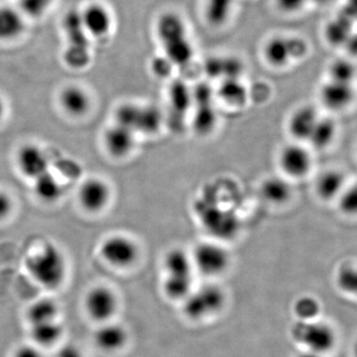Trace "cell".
<instances>
[{
  "label": "cell",
  "instance_id": "cell-1",
  "mask_svg": "<svg viewBox=\"0 0 357 357\" xmlns=\"http://www.w3.org/2000/svg\"><path fill=\"white\" fill-rule=\"evenodd\" d=\"M32 278L46 288H57L65 279L66 261L60 249L47 244L26 262Z\"/></svg>",
  "mask_w": 357,
  "mask_h": 357
},
{
  "label": "cell",
  "instance_id": "cell-2",
  "mask_svg": "<svg viewBox=\"0 0 357 357\" xmlns=\"http://www.w3.org/2000/svg\"><path fill=\"white\" fill-rule=\"evenodd\" d=\"M157 31L165 47L166 57L172 64H182L192 58V45L187 37L184 21L180 16L174 13L164 14L159 20Z\"/></svg>",
  "mask_w": 357,
  "mask_h": 357
},
{
  "label": "cell",
  "instance_id": "cell-3",
  "mask_svg": "<svg viewBox=\"0 0 357 357\" xmlns=\"http://www.w3.org/2000/svg\"><path fill=\"white\" fill-rule=\"evenodd\" d=\"M63 29L67 39L64 52L66 64L73 69H84L91 61V37L84 29L79 10H70L66 14Z\"/></svg>",
  "mask_w": 357,
  "mask_h": 357
},
{
  "label": "cell",
  "instance_id": "cell-4",
  "mask_svg": "<svg viewBox=\"0 0 357 357\" xmlns=\"http://www.w3.org/2000/svg\"><path fill=\"white\" fill-rule=\"evenodd\" d=\"M292 337L296 342L305 345L310 352L321 354L335 347V333L330 326L321 321H300L292 326Z\"/></svg>",
  "mask_w": 357,
  "mask_h": 357
},
{
  "label": "cell",
  "instance_id": "cell-5",
  "mask_svg": "<svg viewBox=\"0 0 357 357\" xmlns=\"http://www.w3.org/2000/svg\"><path fill=\"white\" fill-rule=\"evenodd\" d=\"M225 295L217 285H206L185 298V314L192 319H201L222 309Z\"/></svg>",
  "mask_w": 357,
  "mask_h": 357
},
{
  "label": "cell",
  "instance_id": "cell-6",
  "mask_svg": "<svg viewBox=\"0 0 357 357\" xmlns=\"http://www.w3.org/2000/svg\"><path fill=\"white\" fill-rule=\"evenodd\" d=\"M307 45L304 40L294 37L277 36L267 42L264 47V57L270 65L284 67L290 61L304 57Z\"/></svg>",
  "mask_w": 357,
  "mask_h": 357
},
{
  "label": "cell",
  "instance_id": "cell-7",
  "mask_svg": "<svg viewBox=\"0 0 357 357\" xmlns=\"http://www.w3.org/2000/svg\"><path fill=\"white\" fill-rule=\"evenodd\" d=\"M192 264L202 273L215 276L222 274L229 265V255L227 249L213 243L199 244L194 250Z\"/></svg>",
  "mask_w": 357,
  "mask_h": 357
},
{
  "label": "cell",
  "instance_id": "cell-8",
  "mask_svg": "<svg viewBox=\"0 0 357 357\" xmlns=\"http://www.w3.org/2000/svg\"><path fill=\"white\" fill-rule=\"evenodd\" d=\"M102 255L114 266L128 267L137 259L138 248L129 237L114 236L102 243Z\"/></svg>",
  "mask_w": 357,
  "mask_h": 357
},
{
  "label": "cell",
  "instance_id": "cell-9",
  "mask_svg": "<svg viewBox=\"0 0 357 357\" xmlns=\"http://www.w3.org/2000/svg\"><path fill=\"white\" fill-rule=\"evenodd\" d=\"M279 164L289 177L303 178L312 170V154L300 143L290 144L282 149L279 155Z\"/></svg>",
  "mask_w": 357,
  "mask_h": 357
},
{
  "label": "cell",
  "instance_id": "cell-10",
  "mask_svg": "<svg viewBox=\"0 0 357 357\" xmlns=\"http://www.w3.org/2000/svg\"><path fill=\"white\" fill-rule=\"evenodd\" d=\"M356 98L354 84L338 83L328 79L319 89V100L326 109L342 112L349 109Z\"/></svg>",
  "mask_w": 357,
  "mask_h": 357
},
{
  "label": "cell",
  "instance_id": "cell-11",
  "mask_svg": "<svg viewBox=\"0 0 357 357\" xmlns=\"http://www.w3.org/2000/svg\"><path fill=\"white\" fill-rule=\"evenodd\" d=\"M79 13L89 37L102 38L112 31V15L107 7L100 3H91Z\"/></svg>",
  "mask_w": 357,
  "mask_h": 357
},
{
  "label": "cell",
  "instance_id": "cell-12",
  "mask_svg": "<svg viewBox=\"0 0 357 357\" xmlns=\"http://www.w3.org/2000/svg\"><path fill=\"white\" fill-rule=\"evenodd\" d=\"M117 299L109 288L96 287L86 296V309L89 316L98 321H107L114 316Z\"/></svg>",
  "mask_w": 357,
  "mask_h": 357
},
{
  "label": "cell",
  "instance_id": "cell-13",
  "mask_svg": "<svg viewBox=\"0 0 357 357\" xmlns=\"http://www.w3.org/2000/svg\"><path fill=\"white\" fill-rule=\"evenodd\" d=\"M110 190L107 183L100 178H89L79 189L82 206L89 211H100L109 203Z\"/></svg>",
  "mask_w": 357,
  "mask_h": 357
},
{
  "label": "cell",
  "instance_id": "cell-14",
  "mask_svg": "<svg viewBox=\"0 0 357 357\" xmlns=\"http://www.w3.org/2000/svg\"><path fill=\"white\" fill-rule=\"evenodd\" d=\"M17 163L21 172L33 180L49 171L48 159L36 145L28 144L21 148L17 155Z\"/></svg>",
  "mask_w": 357,
  "mask_h": 357
},
{
  "label": "cell",
  "instance_id": "cell-15",
  "mask_svg": "<svg viewBox=\"0 0 357 357\" xmlns=\"http://www.w3.org/2000/svg\"><path fill=\"white\" fill-rule=\"evenodd\" d=\"M319 115L314 107L304 105L291 115L288 128L291 135L299 141H307L318 122Z\"/></svg>",
  "mask_w": 357,
  "mask_h": 357
},
{
  "label": "cell",
  "instance_id": "cell-16",
  "mask_svg": "<svg viewBox=\"0 0 357 357\" xmlns=\"http://www.w3.org/2000/svg\"><path fill=\"white\" fill-rule=\"evenodd\" d=\"M134 131L115 123L105 134V147L114 157H124L130 153L135 144Z\"/></svg>",
  "mask_w": 357,
  "mask_h": 357
},
{
  "label": "cell",
  "instance_id": "cell-17",
  "mask_svg": "<svg viewBox=\"0 0 357 357\" xmlns=\"http://www.w3.org/2000/svg\"><path fill=\"white\" fill-rule=\"evenodd\" d=\"M347 185L344 173L337 169H330L321 173L317 178V195L323 201H333L338 199Z\"/></svg>",
  "mask_w": 357,
  "mask_h": 357
},
{
  "label": "cell",
  "instance_id": "cell-18",
  "mask_svg": "<svg viewBox=\"0 0 357 357\" xmlns=\"http://www.w3.org/2000/svg\"><path fill=\"white\" fill-rule=\"evenodd\" d=\"M24 15L10 6H0V41L15 40L24 31Z\"/></svg>",
  "mask_w": 357,
  "mask_h": 357
},
{
  "label": "cell",
  "instance_id": "cell-19",
  "mask_svg": "<svg viewBox=\"0 0 357 357\" xmlns=\"http://www.w3.org/2000/svg\"><path fill=\"white\" fill-rule=\"evenodd\" d=\"M95 342L105 351H116L128 342V333L119 324H105L95 335Z\"/></svg>",
  "mask_w": 357,
  "mask_h": 357
},
{
  "label": "cell",
  "instance_id": "cell-20",
  "mask_svg": "<svg viewBox=\"0 0 357 357\" xmlns=\"http://www.w3.org/2000/svg\"><path fill=\"white\" fill-rule=\"evenodd\" d=\"M60 102L66 112L73 116H82L89 110L88 93L79 86H68L61 93Z\"/></svg>",
  "mask_w": 357,
  "mask_h": 357
},
{
  "label": "cell",
  "instance_id": "cell-21",
  "mask_svg": "<svg viewBox=\"0 0 357 357\" xmlns=\"http://www.w3.org/2000/svg\"><path fill=\"white\" fill-rule=\"evenodd\" d=\"M337 134V122L330 117L319 116L307 142L311 143L312 146L316 149H326L333 144Z\"/></svg>",
  "mask_w": 357,
  "mask_h": 357
},
{
  "label": "cell",
  "instance_id": "cell-22",
  "mask_svg": "<svg viewBox=\"0 0 357 357\" xmlns=\"http://www.w3.org/2000/svg\"><path fill=\"white\" fill-rule=\"evenodd\" d=\"M262 198L272 204H284L292 196V187L281 177H270L261 185Z\"/></svg>",
  "mask_w": 357,
  "mask_h": 357
},
{
  "label": "cell",
  "instance_id": "cell-23",
  "mask_svg": "<svg viewBox=\"0 0 357 357\" xmlns=\"http://www.w3.org/2000/svg\"><path fill=\"white\" fill-rule=\"evenodd\" d=\"M352 32L351 16L340 15L326 25V39L333 46L344 47Z\"/></svg>",
  "mask_w": 357,
  "mask_h": 357
},
{
  "label": "cell",
  "instance_id": "cell-24",
  "mask_svg": "<svg viewBox=\"0 0 357 357\" xmlns=\"http://www.w3.org/2000/svg\"><path fill=\"white\" fill-rule=\"evenodd\" d=\"M34 190L37 196L47 203L57 201L63 194L62 185L49 171L35 178Z\"/></svg>",
  "mask_w": 357,
  "mask_h": 357
},
{
  "label": "cell",
  "instance_id": "cell-25",
  "mask_svg": "<svg viewBox=\"0 0 357 357\" xmlns=\"http://www.w3.org/2000/svg\"><path fill=\"white\" fill-rule=\"evenodd\" d=\"M165 269L171 276H192V260L182 249H172L167 253Z\"/></svg>",
  "mask_w": 357,
  "mask_h": 357
},
{
  "label": "cell",
  "instance_id": "cell-26",
  "mask_svg": "<svg viewBox=\"0 0 357 357\" xmlns=\"http://www.w3.org/2000/svg\"><path fill=\"white\" fill-rule=\"evenodd\" d=\"M236 0H206L204 15L211 25L218 27L229 20Z\"/></svg>",
  "mask_w": 357,
  "mask_h": 357
},
{
  "label": "cell",
  "instance_id": "cell-27",
  "mask_svg": "<svg viewBox=\"0 0 357 357\" xmlns=\"http://www.w3.org/2000/svg\"><path fill=\"white\" fill-rule=\"evenodd\" d=\"M328 77L331 81L354 84L357 77V67L349 59H337L328 67Z\"/></svg>",
  "mask_w": 357,
  "mask_h": 357
},
{
  "label": "cell",
  "instance_id": "cell-28",
  "mask_svg": "<svg viewBox=\"0 0 357 357\" xmlns=\"http://www.w3.org/2000/svg\"><path fill=\"white\" fill-rule=\"evenodd\" d=\"M62 335V328L55 321L31 325V337L37 344L51 345L55 344Z\"/></svg>",
  "mask_w": 357,
  "mask_h": 357
},
{
  "label": "cell",
  "instance_id": "cell-29",
  "mask_svg": "<svg viewBox=\"0 0 357 357\" xmlns=\"http://www.w3.org/2000/svg\"><path fill=\"white\" fill-rule=\"evenodd\" d=\"M58 307L53 301L43 299L37 301L28 310V319L30 324L45 323L55 321Z\"/></svg>",
  "mask_w": 357,
  "mask_h": 357
},
{
  "label": "cell",
  "instance_id": "cell-30",
  "mask_svg": "<svg viewBox=\"0 0 357 357\" xmlns=\"http://www.w3.org/2000/svg\"><path fill=\"white\" fill-rule=\"evenodd\" d=\"M192 276H171L167 275L164 290L171 299H183L191 294Z\"/></svg>",
  "mask_w": 357,
  "mask_h": 357
},
{
  "label": "cell",
  "instance_id": "cell-31",
  "mask_svg": "<svg viewBox=\"0 0 357 357\" xmlns=\"http://www.w3.org/2000/svg\"><path fill=\"white\" fill-rule=\"evenodd\" d=\"M141 107L135 103H124L115 112L116 124L124 126L136 132L139 122Z\"/></svg>",
  "mask_w": 357,
  "mask_h": 357
},
{
  "label": "cell",
  "instance_id": "cell-32",
  "mask_svg": "<svg viewBox=\"0 0 357 357\" xmlns=\"http://www.w3.org/2000/svg\"><path fill=\"white\" fill-rule=\"evenodd\" d=\"M162 122L161 112L153 105L141 107L139 122L137 131L145 133H153L158 130Z\"/></svg>",
  "mask_w": 357,
  "mask_h": 357
},
{
  "label": "cell",
  "instance_id": "cell-33",
  "mask_svg": "<svg viewBox=\"0 0 357 357\" xmlns=\"http://www.w3.org/2000/svg\"><path fill=\"white\" fill-rule=\"evenodd\" d=\"M294 312L301 321H312L319 316L321 306L318 301L311 296H303L296 301Z\"/></svg>",
  "mask_w": 357,
  "mask_h": 357
},
{
  "label": "cell",
  "instance_id": "cell-34",
  "mask_svg": "<svg viewBox=\"0 0 357 357\" xmlns=\"http://www.w3.org/2000/svg\"><path fill=\"white\" fill-rule=\"evenodd\" d=\"M338 287L344 292L357 298V266L344 265L337 274Z\"/></svg>",
  "mask_w": 357,
  "mask_h": 357
},
{
  "label": "cell",
  "instance_id": "cell-35",
  "mask_svg": "<svg viewBox=\"0 0 357 357\" xmlns=\"http://www.w3.org/2000/svg\"><path fill=\"white\" fill-rule=\"evenodd\" d=\"M340 211L347 217H357V182L347 185L337 199Z\"/></svg>",
  "mask_w": 357,
  "mask_h": 357
},
{
  "label": "cell",
  "instance_id": "cell-36",
  "mask_svg": "<svg viewBox=\"0 0 357 357\" xmlns=\"http://www.w3.org/2000/svg\"><path fill=\"white\" fill-rule=\"evenodd\" d=\"M55 0H20V11L23 15L38 18L44 15Z\"/></svg>",
  "mask_w": 357,
  "mask_h": 357
},
{
  "label": "cell",
  "instance_id": "cell-37",
  "mask_svg": "<svg viewBox=\"0 0 357 357\" xmlns=\"http://www.w3.org/2000/svg\"><path fill=\"white\" fill-rule=\"evenodd\" d=\"M215 116L211 112L210 107H206V112H199L196 117V128L202 132H208L213 124H215Z\"/></svg>",
  "mask_w": 357,
  "mask_h": 357
},
{
  "label": "cell",
  "instance_id": "cell-38",
  "mask_svg": "<svg viewBox=\"0 0 357 357\" xmlns=\"http://www.w3.org/2000/svg\"><path fill=\"white\" fill-rule=\"evenodd\" d=\"M236 79H229V83L225 84L222 88V96L229 100H239L244 95V89Z\"/></svg>",
  "mask_w": 357,
  "mask_h": 357
},
{
  "label": "cell",
  "instance_id": "cell-39",
  "mask_svg": "<svg viewBox=\"0 0 357 357\" xmlns=\"http://www.w3.org/2000/svg\"><path fill=\"white\" fill-rule=\"evenodd\" d=\"M309 0H276L277 6L283 13H297L304 8Z\"/></svg>",
  "mask_w": 357,
  "mask_h": 357
},
{
  "label": "cell",
  "instance_id": "cell-40",
  "mask_svg": "<svg viewBox=\"0 0 357 357\" xmlns=\"http://www.w3.org/2000/svg\"><path fill=\"white\" fill-rule=\"evenodd\" d=\"M172 63L168 58H158L153 62V70L158 76H168L172 68Z\"/></svg>",
  "mask_w": 357,
  "mask_h": 357
},
{
  "label": "cell",
  "instance_id": "cell-41",
  "mask_svg": "<svg viewBox=\"0 0 357 357\" xmlns=\"http://www.w3.org/2000/svg\"><path fill=\"white\" fill-rule=\"evenodd\" d=\"M14 357H43L41 351L32 345H23L15 352Z\"/></svg>",
  "mask_w": 357,
  "mask_h": 357
},
{
  "label": "cell",
  "instance_id": "cell-42",
  "mask_svg": "<svg viewBox=\"0 0 357 357\" xmlns=\"http://www.w3.org/2000/svg\"><path fill=\"white\" fill-rule=\"evenodd\" d=\"M57 357H84L83 352L74 345H66L58 352Z\"/></svg>",
  "mask_w": 357,
  "mask_h": 357
},
{
  "label": "cell",
  "instance_id": "cell-43",
  "mask_svg": "<svg viewBox=\"0 0 357 357\" xmlns=\"http://www.w3.org/2000/svg\"><path fill=\"white\" fill-rule=\"evenodd\" d=\"M345 50L351 57H357V32H352L347 43L344 45Z\"/></svg>",
  "mask_w": 357,
  "mask_h": 357
},
{
  "label": "cell",
  "instance_id": "cell-44",
  "mask_svg": "<svg viewBox=\"0 0 357 357\" xmlns=\"http://www.w3.org/2000/svg\"><path fill=\"white\" fill-rule=\"evenodd\" d=\"M11 208V202L8 197L0 192V218L6 217Z\"/></svg>",
  "mask_w": 357,
  "mask_h": 357
},
{
  "label": "cell",
  "instance_id": "cell-45",
  "mask_svg": "<svg viewBox=\"0 0 357 357\" xmlns=\"http://www.w3.org/2000/svg\"><path fill=\"white\" fill-rule=\"evenodd\" d=\"M309 1L314 2V4L319 6H328L333 4L335 0H309Z\"/></svg>",
  "mask_w": 357,
  "mask_h": 357
},
{
  "label": "cell",
  "instance_id": "cell-46",
  "mask_svg": "<svg viewBox=\"0 0 357 357\" xmlns=\"http://www.w3.org/2000/svg\"><path fill=\"white\" fill-rule=\"evenodd\" d=\"M230 70H234V68L236 67V66H239L238 63L236 62V61L231 60V63H230ZM227 61H222V72H223V68L227 67ZM236 72V70H234Z\"/></svg>",
  "mask_w": 357,
  "mask_h": 357
},
{
  "label": "cell",
  "instance_id": "cell-47",
  "mask_svg": "<svg viewBox=\"0 0 357 357\" xmlns=\"http://www.w3.org/2000/svg\"><path fill=\"white\" fill-rule=\"evenodd\" d=\"M299 357H321L319 354H314V352H307V354H301Z\"/></svg>",
  "mask_w": 357,
  "mask_h": 357
},
{
  "label": "cell",
  "instance_id": "cell-48",
  "mask_svg": "<svg viewBox=\"0 0 357 357\" xmlns=\"http://www.w3.org/2000/svg\"><path fill=\"white\" fill-rule=\"evenodd\" d=\"M4 114V103L2 102L1 98H0V119L3 116Z\"/></svg>",
  "mask_w": 357,
  "mask_h": 357
},
{
  "label": "cell",
  "instance_id": "cell-49",
  "mask_svg": "<svg viewBox=\"0 0 357 357\" xmlns=\"http://www.w3.org/2000/svg\"><path fill=\"white\" fill-rule=\"evenodd\" d=\"M354 356H356V357H357V342H356V344H354Z\"/></svg>",
  "mask_w": 357,
  "mask_h": 357
}]
</instances>
